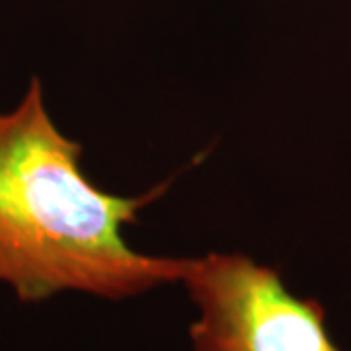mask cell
<instances>
[{
  "mask_svg": "<svg viewBox=\"0 0 351 351\" xmlns=\"http://www.w3.org/2000/svg\"><path fill=\"white\" fill-rule=\"evenodd\" d=\"M80 156L34 76L20 104L0 112V283L18 301L43 302L69 291L123 301L182 281L189 258L143 254L123 234L170 182L113 195L88 180Z\"/></svg>",
  "mask_w": 351,
  "mask_h": 351,
  "instance_id": "6da1fadb",
  "label": "cell"
},
{
  "mask_svg": "<svg viewBox=\"0 0 351 351\" xmlns=\"http://www.w3.org/2000/svg\"><path fill=\"white\" fill-rule=\"evenodd\" d=\"M180 283L197 311L193 351H341L320 302L293 295L277 269L244 254L189 258Z\"/></svg>",
  "mask_w": 351,
  "mask_h": 351,
  "instance_id": "7a4b0ae2",
  "label": "cell"
}]
</instances>
